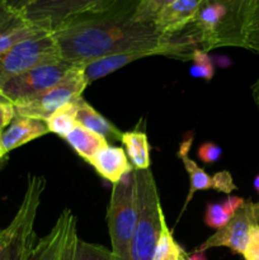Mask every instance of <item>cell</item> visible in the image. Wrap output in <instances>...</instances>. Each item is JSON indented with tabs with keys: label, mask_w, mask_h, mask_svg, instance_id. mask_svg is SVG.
<instances>
[{
	"label": "cell",
	"mask_w": 259,
	"mask_h": 260,
	"mask_svg": "<svg viewBox=\"0 0 259 260\" xmlns=\"http://www.w3.org/2000/svg\"><path fill=\"white\" fill-rule=\"evenodd\" d=\"M139 0H121L102 12L73 18L53 30L60 56L71 63H86L123 52H152L173 57L172 37L156 29L154 22H137Z\"/></svg>",
	"instance_id": "1"
},
{
	"label": "cell",
	"mask_w": 259,
	"mask_h": 260,
	"mask_svg": "<svg viewBox=\"0 0 259 260\" xmlns=\"http://www.w3.org/2000/svg\"><path fill=\"white\" fill-rule=\"evenodd\" d=\"M46 179L30 174L22 202L9 225L0 231V260H27L36 244L35 225Z\"/></svg>",
	"instance_id": "2"
},
{
	"label": "cell",
	"mask_w": 259,
	"mask_h": 260,
	"mask_svg": "<svg viewBox=\"0 0 259 260\" xmlns=\"http://www.w3.org/2000/svg\"><path fill=\"white\" fill-rule=\"evenodd\" d=\"M137 196V221L131 244V260H152L164 217L151 170H134Z\"/></svg>",
	"instance_id": "3"
},
{
	"label": "cell",
	"mask_w": 259,
	"mask_h": 260,
	"mask_svg": "<svg viewBox=\"0 0 259 260\" xmlns=\"http://www.w3.org/2000/svg\"><path fill=\"white\" fill-rule=\"evenodd\" d=\"M137 221V196L134 172L112 185L107 223L116 260H131V244Z\"/></svg>",
	"instance_id": "4"
},
{
	"label": "cell",
	"mask_w": 259,
	"mask_h": 260,
	"mask_svg": "<svg viewBox=\"0 0 259 260\" xmlns=\"http://www.w3.org/2000/svg\"><path fill=\"white\" fill-rule=\"evenodd\" d=\"M61 60L52 33L42 32L33 36L0 55V85L37 66Z\"/></svg>",
	"instance_id": "5"
},
{
	"label": "cell",
	"mask_w": 259,
	"mask_h": 260,
	"mask_svg": "<svg viewBox=\"0 0 259 260\" xmlns=\"http://www.w3.org/2000/svg\"><path fill=\"white\" fill-rule=\"evenodd\" d=\"M121 0H36L22 12L29 24L52 33L63 23L88 13L108 9Z\"/></svg>",
	"instance_id": "6"
},
{
	"label": "cell",
	"mask_w": 259,
	"mask_h": 260,
	"mask_svg": "<svg viewBox=\"0 0 259 260\" xmlns=\"http://www.w3.org/2000/svg\"><path fill=\"white\" fill-rule=\"evenodd\" d=\"M88 86L83 76V65L75 63L61 83L25 103L15 106V114L47 121L58 108L79 101Z\"/></svg>",
	"instance_id": "7"
},
{
	"label": "cell",
	"mask_w": 259,
	"mask_h": 260,
	"mask_svg": "<svg viewBox=\"0 0 259 260\" xmlns=\"http://www.w3.org/2000/svg\"><path fill=\"white\" fill-rule=\"evenodd\" d=\"M74 65L63 60L43 63L5 81L0 85V93L9 98L14 106L29 102L61 83Z\"/></svg>",
	"instance_id": "8"
},
{
	"label": "cell",
	"mask_w": 259,
	"mask_h": 260,
	"mask_svg": "<svg viewBox=\"0 0 259 260\" xmlns=\"http://www.w3.org/2000/svg\"><path fill=\"white\" fill-rule=\"evenodd\" d=\"M78 239L75 215L65 208L51 230L36 241L27 260H73Z\"/></svg>",
	"instance_id": "9"
},
{
	"label": "cell",
	"mask_w": 259,
	"mask_h": 260,
	"mask_svg": "<svg viewBox=\"0 0 259 260\" xmlns=\"http://www.w3.org/2000/svg\"><path fill=\"white\" fill-rule=\"evenodd\" d=\"M259 223V202L245 201L230 221L220 230H216L196 250L206 251L211 248H229L233 253L243 255L248 244L250 230Z\"/></svg>",
	"instance_id": "10"
},
{
	"label": "cell",
	"mask_w": 259,
	"mask_h": 260,
	"mask_svg": "<svg viewBox=\"0 0 259 260\" xmlns=\"http://www.w3.org/2000/svg\"><path fill=\"white\" fill-rule=\"evenodd\" d=\"M47 134L48 128L45 121L15 114L13 121L0 135L3 154L8 155L13 150Z\"/></svg>",
	"instance_id": "11"
},
{
	"label": "cell",
	"mask_w": 259,
	"mask_h": 260,
	"mask_svg": "<svg viewBox=\"0 0 259 260\" xmlns=\"http://www.w3.org/2000/svg\"><path fill=\"white\" fill-rule=\"evenodd\" d=\"M201 2L202 0H175L156 15L155 27L164 36L182 32L193 22Z\"/></svg>",
	"instance_id": "12"
},
{
	"label": "cell",
	"mask_w": 259,
	"mask_h": 260,
	"mask_svg": "<svg viewBox=\"0 0 259 260\" xmlns=\"http://www.w3.org/2000/svg\"><path fill=\"white\" fill-rule=\"evenodd\" d=\"M228 9V20L220 37L218 47L244 46L250 0H220Z\"/></svg>",
	"instance_id": "13"
},
{
	"label": "cell",
	"mask_w": 259,
	"mask_h": 260,
	"mask_svg": "<svg viewBox=\"0 0 259 260\" xmlns=\"http://www.w3.org/2000/svg\"><path fill=\"white\" fill-rule=\"evenodd\" d=\"M90 165L103 179L108 180L112 184L118 183L124 175L135 170L128 161L124 150L111 145H107L99 150L91 160Z\"/></svg>",
	"instance_id": "14"
},
{
	"label": "cell",
	"mask_w": 259,
	"mask_h": 260,
	"mask_svg": "<svg viewBox=\"0 0 259 260\" xmlns=\"http://www.w3.org/2000/svg\"><path fill=\"white\" fill-rule=\"evenodd\" d=\"M193 142V132L189 131L183 136L182 142H180V146L178 149V157L180 159V161L184 165V169L187 172L188 177H189V190H188L187 198H185V202L183 208L180 210V216L183 215V212L185 211V208L188 207L189 202L192 201L193 196L196 194V192L198 190H207V189H215V180L213 177H210L205 170L201 167H198L197 162L193 161L189 156H188V151L190 150Z\"/></svg>",
	"instance_id": "15"
},
{
	"label": "cell",
	"mask_w": 259,
	"mask_h": 260,
	"mask_svg": "<svg viewBox=\"0 0 259 260\" xmlns=\"http://www.w3.org/2000/svg\"><path fill=\"white\" fill-rule=\"evenodd\" d=\"M149 56H155L152 52H145V51H139V52H123L116 53V55L104 56V57L95 58L83 65V76L86 84H91L93 81L103 79L111 74L116 73L119 69L124 68L128 63L135 62L140 58L149 57Z\"/></svg>",
	"instance_id": "16"
},
{
	"label": "cell",
	"mask_w": 259,
	"mask_h": 260,
	"mask_svg": "<svg viewBox=\"0 0 259 260\" xmlns=\"http://www.w3.org/2000/svg\"><path fill=\"white\" fill-rule=\"evenodd\" d=\"M76 104H78L76 119L79 124L101 135L107 141H121L122 132L109 119H107L95 108H93L88 102L80 98Z\"/></svg>",
	"instance_id": "17"
},
{
	"label": "cell",
	"mask_w": 259,
	"mask_h": 260,
	"mask_svg": "<svg viewBox=\"0 0 259 260\" xmlns=\"http://www.w3.org/2000/svg\"><path fill=\"white\" fill-rule=\"evenodd\" d=\"M66 142L71 146V149L79 155L83 160L90 164L96 152L106 147L108 144L106 139L90 129L85 128L81 124H76L73 131L65 137Z\"/></svg>",
	"instance_id": "18"
},
{
	"label": "cell",
	"mask_w": 259,
	"mask_h": 260,
	"mask_svg": "<svg viewBox=\"0 0 259 260\" xmlns=\"http://www.w3.org/2000/svg\"><path fill=\"white\" fill-rule=\"evenodd\" d=\"M121 142L123 144L124 152L135 170L150 169V145L147 135L144 131L135 129L123 132Z\"/></svg>",
	"instance_id": "19"
},
{
	"label": "cell",
	"mask_w": 259,
	"mask_h": 260,
	"mask_svg": "<svg viewBox=\"0 0 259 260\" xmlns=\"http://www.w3.org/2000/svg\"><path fill=\"white\" fill-rule=\"evenodd\" d=\"M245 203V200L236 196H229L222 202L208 203L205 212V223L211 229L220 230L233 218L236 211Z\"/></svg>",
	"instance_id": "20"
},
{
	"label": "cell",
	"mask_w": 259,
	"mask_h": 260,
	"mask_svg": "<svg viewBox=\"0 0 259 260\" xmlns=\"http://www.w3.org/2000/svg\"><path fill=\"white\" fill-rule=\"evenodd\" d=\"M188 253L177 243L172 230L168 226L167 220L163 217L161 230L155 246L152 260H183Z\"/></svg>",
	"instance_id": "21"
},
{
	"label": "cell",
	"mask_w": 259,
	"mask_h": 260,
	"mask_svg": "<svg viewBox=\"0 0 259 260\" xmlns=\"http://www.w3.org/2000/svg\"><path fill=\"white\" fill-rule=\"evenodd\" d=\"M78 101L69 103L58 108L50 118L46 121L48 132L65 139L78 124L76 112H78Z\"/></svg>",
	"instance_id": "22"
},
{
	"label": "cell",
	"mask_w": 259,
	"mask_h": 260,
	"mask_svg": "<svg viewBox=\"0 0 259 260\" xmlns=\"http://www.w3.org/2000/svg\"><path fill=\"white\" fill-rule=\"evenodd\" d=\"M42 32H47V30L41 29V28L36 27V25L29 24L25 20L19 23V24L14 25V27L2 30L0 32V55L7 52L8 50H10L17 43L22 42V41L27 40V38L33 37L36 35H40Z\"/></svg>",
	"instance_id": "23"
},
{
	"label": "cell",
	"mask_w": 259,
	"mask_h": 260,
	"mask_svg": "<svg viewBox=\"0 0 259 260\" xmlns=\"http://www.w3.org/2000/svg\"><path fill=\"white\" fill-rule=\"evenodd\" d=\"M243 48L259 56V0H250Z\"/></svg>",
	"instance_id": "24"
},
{
	"label": "cell",
	"mask_w": 259,
	"mask_h": 260,
	"mask_svg": "<svg viewBox=\"0 0 259 260\" xmlns=\"http://www.w3.org/2000/svg\"><path fill=\"white\" fill-rule=\"evenodd\" d=\"M73 260H116L112 250L99 244L86 243L78 239L74 250Z\"/></svg>",
	"instance_id": "25"
},
{
	"label": "cell",
	"mask_w": 259,
	"mask_h": 260,
	"mask_svg": "<svg viewBox=\"0 0 259 260\" xmlns=\"http://www.w3.org/2000/svg\"><path fill=\"white\" fill-rule=\"evenodd\" d=\"M190 60L193 61V65L189 70V75L192 78L205 79L206 81L212 80L215 76V66L208 56V52L201 48H196L190 56Z\"/></svg>",
	"instance_id": "26"
},
{
	"label": "cell",
	"mask_w": 259,
	"mask_h": 260,
	"mask_svg": "<svg viewBox=\"0 0 259 260\" xmlns=\"http://www.w3.org/2000/svg\"><path fill=\"white\" fill-rule=\"evenodd\" d=\"M175 0H139L135 12L137 22H154L156 15Z\"/></svg>",
	"instance_id": "27"
},
{
	"label": "cell",
	"mask_w": 259,
	"mask_h": 260,
	"mask_svg": "<svg viewBox=\"0 0 259 260\" xmlns=\"http://www.w3.org/2000/svg\"><path fill=\"white\" fill-rule=\"evenodd\" d=\"M22 22H24L22 14H18L14 10L10 9L7 0H0V32Z\"/></svg>",
	"instance_id": "28"
},
{
	"label": "cell",
	"mask_w": 259,
	"mask_h": 260,
	"mask_svg": "<svg viewBox=\"0 0 259 260\" xmlns=\"http://www.w3.org/2000/svg\"><path fill=\"white\" fill-rule=\"evenodd\" d=\"M222 155V149L215 142H205L197 150V156L205 164H215Z\"/></svg>",
	"instance_id": "29"
},
{
	"label": "cell",
	"mask_w": 259,
	"mask_h": 260,
	"mask_svg": "<svg viewBox=\"0 0 259 260\" xmlns=\"http://www.w3.org/2000/svg\"><path fill=\"white\" fill-rule=\"evenodd\" d=\"M15 117V106L9 98L0 93V135Z\"/></svg>",
	"instance_id": "30"
},
{
	"label": "cell",
	"mask_w": 259,
	"mask_h": 260,
	"mask_svg": "<svg viewBox=\"0 0 259 260\" xmlns=\"http://www.w3.org/2000/svg\"><path fill=\"white\" fill-rule=\"evenodd\" d=\"M243 256L245 260H259V223L251 228Z\"/></svg>",
	"instance_id": "31"
},
{
	"label": "cell",
	"mask_w": 259,
	"mask_h": 260,
	"mask_svg": "<svg viewBox=\"0 0 259 260\" xmlns=\"http://www.w3.org/2000/svg\"><path fill=\"white\" fill-rule=\"evenodd\" d=\"M213 180H215V189L218 190V192L230 194L231 192L236 190V185L235 183H234L233 177H231L230 173L226 172V170L213 175Z\"/></svg>",
	"instance_id": "32"
},
{
	"label": "cell",
	"mask_w": 259,
	"mask_h": 260,
	"mask_svg": "<svg viewBox=\"0 0 259 260\" xmlns=\"http://www.w3.org/2000/svg\"><path fill=\"white\" fill-rule=\"evenodd\" d=\"M33 2H36V0H7L10 9L14 10V12L18 13V14H22L23 10H24L27 7H29Z\"/></svg>",
	"instance_id": "33"
},
{
	"label": "cell",
	"mask_w": 259,
	"mask_h": 260,
	"mask_svg": "<svg viewBox=\"0 0 259 260\" xmlns=\"http://www.w3.org/2000/svg\"><path fill=\"white\" fill-rule=\"evenodd\" d=\"M183 260H207V258H206V251L195 250L193 254H187Z\"/></svg>",
	"instance_id": "34"
},
{
	"label": "cell",
	"mask_w": 259,
	"mask_h": 260,
	"mask_svg": "<svg viewBox=\"0 0 259 260\" xmlns=\"http://www.w3.org/2000/svg\"><path fill=\"white\" fill-rule=\"evenodd\" d=\"M251 94H253V99L255 102L256 106L259 107V78L256 79L255 83L251 86Z\"/></svg>",
	"instance_id": "35"
},
{
	"label": "cell",
	"mask_w": 259,
	"mask_h": 260,
	"mask_svg": "<svg viewBox=\"0 0 259 260\" xmlns=\"http://www.w3.org/2000/svg\"><path fill=\"white\" fill-rule=\"evenodd\" d=\"M8 164V155L3 154V150H2V145H0V170L4 169L5 165Z\"/></svg>",
	"instance_id": "36"
},
{
	"label": "cell",
	"mask_w": 259,
	"mask_h": 260,
	"mask_svg": "<svg viewBox=\"0 0 259 260\" xmlns=\"http://www.w3.org/2000/svg\"><path fill=\"white\" fill-rule=\"evenodd\" d=\"M254 188H255L256 192L259 193V175L255 178V179H254Z\"/></svg>",
	"instance_id": "37"
},
{
	"label": "cell",
	"mask_w": 259,
	"mask_h": 260,
	"mask_svg": "<svg viewBox=\"0 0 259 260\" xmlns=\"http://www.w3.org/2000/svg\"><path fill=\"white\" fill-rule=\"evenodd\" d=\"M258 108H259V107H258Z\"/></svg>",
	"instance_id": "38"
}]
</instances>
